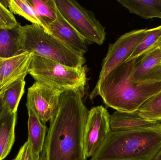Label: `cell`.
<instances>
[{"label":"cell","instance_id":"cell-1","mask_svg":"<svg viewBox=\"0 0 161 160\" xmlns=\"http://www.w3.org/2000/svg\"><path fill=\"white\" fill-rule=\"evenodd\" d=\"M84 95L76 90L61 94L57 114L50 121L42 160H88L83 147L89 112L82 101Z\"/></svg>","mask_w":161,"mask_h":160},{"label":"cell","instance_id":"cell-2","mask_svg":"<svg viewBox=\"0 0 161 160\" xmlns=\"http://www.w3.org/2000/svg\"><path fill=\"white\" fill-rule=\"evenodd\" d=\"M134 60L124 62L110 71L90 95L100 96L107 107L118 111H138L148 99L161 91V82L135 84L130 80Z\"/></svg>","mask_w":161,"mask_h":160},{"label":"cell","instance_id":"cell-3","mask_svg":"<svg viewBox=\"0 0 161 160\" xmlns=\"http://www.w3.org/2000/svg\"><path fill=\"white\" fill-rule=\"evenodd\" d=\"M161 149V124L127 131H112L90 160H153Z\"/></svg>","mask_w":161,"mask_h":160},{"label":"cell","instance_id":"cell-4","mask_svg":"<svg viewBox=\"0 0 161 160\" xmlns=\"http://www.w3.org/2000/svg\"><path fill=\"white\" fill-rule=\"evenodd\" d=\"M21 43L23 52H32L65 65L81 68L85 63L83 55L37 24L21 26Z\"/></svg>","mask_w":161,"mask_h":160},{"label":"cell","instance_id":"cell-5","mask_svg":"<svg viewBox=\"0 0 161 160\" xmlns=\"http://www.w3.org/2000/svg\"><path fill=\"white\" fill-rule=\"evenodd\" d=\"M36 82L60 92L76 90L85 94V68H74L57 61L33 54L28 70Z\"/></svg>","mask_w":161,"mask_h":160},{"label":"cell","instance_id":"cell-6","mask_svg":"<svg viewBox=\"0 0 161 160\" xmlns=\"http://www.w3.org/2000/svg\"><path fill=\"white\" fill-rule=\"evenodd\" d=\"M62 16L89 44H103L106 39L105 28L92 11L75 0H55Z\"/></svg>","mask_w":161,"mask_h":160},{"label":"cell","instance_id":"cell-7","mask_svg":"<svg viewBox=\"0 0 161 160\" xmlns=\"http://www.w3.org/2000/svg\"><path fill=\"white\" fill-rule=\"evenodd\" d=\"M110 115L102 105L89 111L83 134V147L87 158L93 157L112 132Z\"/></svg>","mask_w":161,"mask_h":160},{"label":"cell","instance_id":"cell-8","mask_svg":"<svg viewBox=\"0 0 161 160\" xmlns=\"http://www.w3.org/2000/svg\"><path fill=\"white\" fill-rule=\"evenodd\" d=\"M147 29L130 31L120 36L113 44H110L103 60L96 85L113 70L125 62L147 34Z\"/></svg>","mask_w":161,"mask_h":160},{"label":"cell","instance_id":"cell-9","mask_svg":"<svg viewBox=\"0 0 161 160\" xmlns=\"http://www.w3.org/2000/svg\"><path fill=\"white\" fill-rule=\"evenodd\" d=\"M63 92L38 82L28 88L26 106L44 125L56 115Z\"/></svg>","mask_w":161,"mask_h":160},{"label":"cell","instance_id":"cell-10","mask_svg":"<svg viewBox=\"0 0 161 160\" xmlns=\"http://www.w3.org/2000/svg\"><path fill=\"white\" fill-rule=\"evenodd\" d=\"M130 80L135 84L161 82V44L134 59Z\"/></svg>","mask_w":161,"mask_h":160},{"label":"cell","instance_id":"cell-11","mask_svg":"<svg viewBox=\"0 0 161 160\" xmlns=\"http://www.w3.org/2000/svg\"><path fill=\"white\" fill-rule=\"evenodd\" d=\"M33 53L24 52L8 58L0 57V94L28 74Z\"/></svg>","mask_w":161,"mask_h":160},{"label":"cell","instance_id":"cell-12","mask_svg":"<svg viewBox=\"0 0 161 160\" xmlns=\"http://www.w3.org/2000/svg\"><path fill=\"white\" fill-rule=\"evenodd\" d=\"M46 31L83 56L88 51V43L58 9L56 19L48 26Z\"/></svg>","mask_w":161,"mask_h":160},{"label":"cell","instance_id":"cell-13","mask_svg":"<svg viewBox=\"0 0 161 160\" xmlns=\"http://www.w3.org/2000/svg\"><path fill=\"white\" fill-rule=\"evenodd\" d=\"M159 122L144 118L138 111L131 112L116 111L110 115V126L114 132L127 131L154 126Z\"/></svg>","mask_w":161,"mask_h":160},{"label":"cell","instance_id":"cell-14","mask_svg":"<svg viewBox=\"0 0 161 160\" xmlns=\"http://www.w3.org/2000/svg\"><path fill=\"white\" fill-rule=\"evenodd\" d=\"M21 26L19 23L12 28L0 29V57L8 58L24 52L21 43Z\"/></svg>","mask_w":161,"mask_h":160},{"label":"cell","instance_id":"cell-15","mask_svg":"<svg viewBox=\"0 0 161 160\" xmlns=\"http://www.w3.org/2000/svg\"><path fill=\"white\" fill-rule=\"evenodd\" d=\"M28 114V142L34 153L41 156L43 150L48 128L42 124L35 113L27 108Z\"/></svg>","mask_w":161,"mask_h":160},{"label":"cell","instance_id":"cell-16","mask_svg":"<svg viewBox=\"0 0 161 160\" xmlns=\"http://www.w3.org/2000/svg\"><path fill=\"white\" fill-rule=\"evenodd\" d=\"M117 2L130 13L146 19H161V0H117Z\"/></svg>","mask_w":161,"mask_h":160},{"label":"cell","instance_id":"cell-17","mask_svg":"<svg viewBox=\"0 0 161 160\" xmlns=\"http://www.w3.org/2000/svg\"><path fill=\"white\" fill-rule=\"evenodd\" d=\"M17 113L9 112L0 124V160L10 153L15 140Z\"/></svg>","mask_w":161,"mask_h":160},{"label":"cell","instance_id":"cell-18","mask_svg":"<svg viewBox=\"0 0 161 160\" xmlns=\"http://www.w3.org/2000/svg\"><path fill=\"white\" fill-rule=\"evenodd\" d=\"M38 15L43 28L47 30L57 18L58 8L55 0H28Z\"/></svg>","mask_w":161,"mask_h":160},{"label":"cell","instance_id":"cell-19","mask_svg":"<svg viewBox=\"0 0 161 160\" xmlns=\"http://www.w3.org/2000/svg\"><path fill=\"white\" fill-rule=\"evenodd\" d=\"M161 44V25L156 28L147 29L146 35L125 62L136 59Z\"/></svg>","mask_w":161,"mask_h":160},{"label":"cell","instance_id":"cell-20","mask_svg":"<svg viewBox=\"0 0 161 160\" xmlns=\"http://www.w3.org/2000/svg\"><path fill=\"white\" fill-rule=\"evenodd\" d=\"M8 6L12 13L22 16L33 24H37L43 28L38 15L28 0H8Z\"/></svg>","mask_w":161,"mask_h":160},{"label":"cell","instance_id":"cell-21","mask_svg":"<svg viewBox=\"0 0 161 160\" xmlns=\"http://www.w3.org/2000/svg\"><path fill=\"white\" fill-rule=\"evenodd\" d=\"M25 81L20 80L2 93L3 99L10 112L17 113L19 103L25 92Z\"/></svg>","mask_w":161,"mask_h":160},{"label":"cell","instance_id":"cell-22","mask_svg":"<svg viewBox=\"0 0 161 160\" xmlns=\"http://www.w3.org/2000/svg\"><path fill=\"white\" fill-rule=\"evenodd\" d=\"M144 118L157 122H161V91L148 99L138 109Z\"/></svg>","mask_w":161,"mask_h":160},{"label":"cell","instance_id":"cell-23","mask_svg":"<svg viewBox=\"0 0 161 160\" xmlns=\"http://www.w3.org/2000/svg\"><path fill=\"white\" fill-rule=\"evenodd\" d=\"M0 23L7 28H12L16 26L19 23L13 13L0 1Z\"/></svg>","mask_w":161,"mask_h":160},{"label":"cell","instance_id":"cell-24","mask_svg":"<svg viewBox=\"0 0 161 160\" xmlns=\"http://www.w3.org/2000/svg\"><path fill=\"white\" fill-rule=\"evenodd\" d=\"M13 160H42L41 156L34 153L28 141L20 148L19 153Z\"/></svg>","mask_w":161,"mask_h":160},{"label":"cell","instance_id":"cell-25","mask_svg":"<svg viewBox=\"0 0 161 160\" xmlns=\"http://www.w3.org/2000/svg\"><path fill=\"white\" fill-rule=\"evenodd\" d=\"M10 112L6 106L2 97V94H0V124L3 120L7 115Z\"/></svg>","mask_w":161,"mask_h":160},{"label":"cell","instance_id":"cell-26","mask_svg":"<svg viewBox=\"0 0 161 160\" xmlns=\"http://www.w3.org/2000/svg\"><path fill=\"white\" fill-rule=\"evenodd\" d=\"M153 160H161V149L158 154L156 157Z\"/></svg>","mask_w":161,"mask_h":160},{"label":"cell","instance_id":"cell-27","mask_svg":"<svg viewBox=\"0 0 161 160\" xmlns=\"http://www.w3.org/2000/svg\"><path fill=\"white\" fill-rule=\"evenodd\" d=\"M3 27H4L3 25V24L0 23V29H1V28H3Z\"/></svg>","mask_w":161,"mask_h":160}]
</instances>
